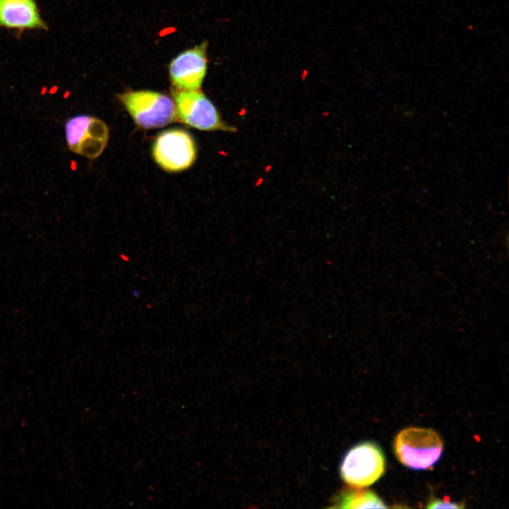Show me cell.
<instances>
[{
  "mask_svg": "<svg viewBox=\"0 0 509 509\" xmlns=\"http://www.w3.org/2000/svg\"><path fill=\"white\" fill-rule=\"evenodd\" d=\"M65 138L72 152L94 159L103 153L107 144L108 128L98 118L78 115L66 121Z\"/></svg>",
  "mask_w": 509,
  "mask_h": 509,
  "instance_id": "obj_6",
  "label": "cell"
},
{
  "mask_svg": "<svg viewBox=\"0 0 509 509\" xmlns=\"http://www.w3.org/2000/svg\"><path fill=\"white\" fill-rule=\"evenodd\" d=\"M443 450L440 435L431 428L409 427L399 432L394 440L397 460L416 470L431 468L440 459Z\"/></svg>",
  "mask_w": 509,
  "mask_h": 509,
  "instance_id": "obj_1",
  "label": "cell"
},
{
  "mask_svg": "<svg viewBox=\"0 0 509 509\" xmlns=\"http://www.w3.org/2000/svg\"><path fill=\"white\" fill-rule=\"evenodd\" d=\"M206 42L185 50L169 65L171 83L180 90H199L207 69Z\"/></svg>",
  "mask_w": 509,
  "mask_h": 509,
  "instance_id": "obj_7",
  "label": "cell"
},
{
  "mask_svg": "<svg viewBox=\"0 0 509 509\" xmlns=\"http://www.w3.org/2000/svg\"><path fill=\"white\" fill-rule=\"evenodd\" d=\"M0 26L20 30H47L35 0H0Z\"/></svg>",
  "mask_w": 509,
  "mask_h": 509,
  "instance_id": "obj_8",
  "label": "cell"
},
{
  "mask_svg": "<svg viewBox=\"0 0 509 509\" xmlns=\"http://www.w3.org/2000/svg\"><path fill=\"white\" fill-rule=\"evenodd\" d=\"M337 504L334 507L341 508H387L382 500L374 492L355 487L343 491Z\"/></svg>",
  "mask_w": 509,
  "mask_h": 509,
  "instance_id": "obj_9",
  "label": "cell"
},
{
  "mask_svg": "<svg viewBox=\"0 0 509 509\" xmlns=\"http://www.w3.org/2000/svg\"><path fill=\"white\" fill-rule=\"evenodd\" d=\"M135 123L145 129L164 127L177 120L174 102L153 90L128 91L118 95Z\"/></svg>",
  "mask_w": 509,
  "mask_h": 509,
  "instance_id": "obj_2",
  "label": "cell"
},
{
  "mask_svg": "<svg viewBox=\"0 0 509 509\" xmlns=\"http://www.w3.org/2000/svg\"><path fill=\"white\" fill-rule=\"evenodd\" d=\"M426 507L428 508H462L464 505L451 502L448 499L440 500L434 498L428 503Z\"/></svg>",
  "mask_w": 509,
  "mask_h": 509,
  "instance_id": "obj_10",
  "label": "cell"
},
{
  "mask_svg": "<svg viewBox=\"0 0 509 509\" xmlns=\"http://www.w3.org/2000/svg\"><path fill=\"white\" fill-rule=\"evenodd\" d=\"M152 155L162 169L179 172L193 165L197 158V147L189 133L182 129H170L156 137Z\"/></svg>",
  "mask_w": 509,
  "mask_h": 509,
  "instance_id": "obj_5",
  "label": "cell"
},
{
  "mask_svg": "<svg viewBox=\"0 0 509 509\" xmlns=\"http://www.w3.org/2000/svg\"><path fill=\"white\" fill-rule=\"evenodd\" d=\"M177 117L185 124L203 131H235L225 123L214 105L199 90H172Z\"/></svg>",
  "mask_w": 509,
  "mask_h": 509,
  "instance_id": "obj_4",
  "label": "cell"
},
{
  "mask_svg": "<svg viewBox=\"0 0 509 509\" xmlns=\"http://www.w3.org/2000/svg\"><path fill=\"white\" fill-rule=\"evenodd\" d=\"M385 471V458L379 445L373 442L360 443L344 457L340 474L343 481L355 488L368 487L378 481Z\"/></svg>",
  "mask_w": 509,
  "mask_h": 509,
  "instance_id": "obj_3",
  "label": "cell"
}]
</instances>
